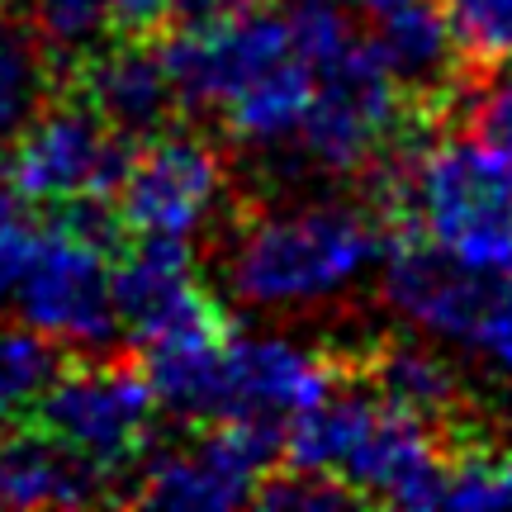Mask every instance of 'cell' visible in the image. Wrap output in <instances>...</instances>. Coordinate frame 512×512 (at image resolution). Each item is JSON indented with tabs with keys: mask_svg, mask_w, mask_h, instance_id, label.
Instances as JSON below:
<instances>
[{
	"mask_svg": "<svg viewBox=\"0 0 512 512\" xmlns=\"http://www.w3.org/2000/svg\"><path fill=\"white\" fill-rule=\"evenodd\" d=\"M389 228L342 204L266 209L238 228L228 252V285L261 309L328 304L384 256Z\"/></svg>",
	"mask_w": 512,
	"mask_h": 512,
	"instance_id": "1",
	"label": "cell"
},
{
	"mask_svg": "<svg viewBox=\"0 0 512 512\" xmlns=\"http://www.w3.org/2000/svg\"><path fill=\"white\" fill-rule=\"evenodd\" d=\"M114 238L119 214L105 204H62L48 228H34L10 294L19 323L72 351L110 347L119 337L110 266Z\"/></svg>",
	"mask_w": 512,
	"mask_h": 512,
	"instance_id": "2",
	"label": "cell"
},
{
	"mask_svg": "<svg viewBox=\"0 0 512 512\" xmlns=\"http://www.w3.org/2000/svg\"><path fill=\"white\" fill-rule=\"evenodd\" d=\"M413 228L475 271L512 280V157L475 133H446L413 147L408 162Z\"/></svg>",
	"mask_w": 512,
	"mask_h": 512,
	"instance_id": "3",
	"label": "cell"
},
{
	"mask_svg": "<svg viewBox=\"0 0 512 512\" xmlns=\"http://www.w3.org/2000/svg\"><path fill=\"white\" fill-rule=\"evenodd\" d=\"M34 413L43 437H53L62 451L114 479L124 470H138V460L147 456L157 394L143 366L133 361H86L76 370H57Z\"/></svg>",
	"mask_w": 512,
	"mask_h": 512,
	"instance_id": "4",
	"label": "cell"
},
{
	"mask_svg": "<svg viewBox=\"0 0 512 512\" xmlns=\"http://www.w3.org/2000/svg\"><path fill=\"white\" fill-rule=\"evenodd\" d=\"M408 124H418L408 110V95L384 72L366 34L347 57H337L313 76V100L299 124V143L318 171L356 176L380 162Z\"/></svg>",
	"mask_w": 512,
	"mask_h": 512,
	"instance_id": "5",
	"label": "cell"
},
{
	"mask_svg": "<svg viewBox=\"0 0 512 512\" xmlns=\"http://www.w3.org/2000/svg\"><path fill=\"white\" fill-rule=\"evenodd\" d=\"M285 451V422L275 418H219L190 446H171L138 460L133 498L147 508L219 512L252 503V489Z\"/></svg>",
	"mask_w": 512,
	"mask_h": 512,
	"instance_id": "6",
	"label": "cell"
},
{
	"mask_svg": "<svg viewBox=\"0 0 512 512\" xmlns=\"http://www.w3.org/2000/svg\"><path fill=\"white\" fill-rule=\"evenodd\" d=\"M128 162H133V138L114 133L91 105H43V110L19 128L15 157H10V181L15 195L29 204H110L119 195Z\"/></svg>",
	"mask_w": 512,
	"mask_h": 512,
	"instance_id": "7",
	"label": "cell"
},
{
	"mask_svg": "<svg viewBox=\"0 0 512 512\" xmlns=\"http://www.w3.org/2000/svg\"><path fill=\"white\" fill-rule=\"evenodd\" d=\"M228 166L223 152L200 133H157L133 152L119 181V228L138 238H190L223 200Z\"/></svg>",
	"mask_w": 512,
	"mask_h": 512,
	"instance_id": "8",
	"label": "cell"
},
{
	"mask_svg": "<svg viewBox=\"0 0 512 512\" xmlns=\"http://www.w3.org/2000/svg\"><path fill=\"white\" fill-rule=\"evenodd\" d=\"M162 67L171 76L176 105L190 114H214L223 110L233 95L275 67L280 57L294 53L290 24L275 15L271 0L242 10V15L223 19V24H204V29H176L157 43Z\"/></svg>",
	"mask_w": 512,
	"mask_h": 512,
	"instance_id": "9",
	"label": "cell"
},
{
	"mask_svg": "<svg viewBox=\"0 0 512 512\" xmlns=\"http://www.w3.org/2000/svg\"><path fill=\"white\" fill-rule=\"evenodd\" d=\"M503 275L475 271L418 233H394L384 247V304L427 337L475 342Z\"/></svg>",
	"mask_w": 512,
	"mask_h": 512,
	"instance_id": "10",
	"label": "cell"
},
{
	"mask_svg": "<svg viewBox=\"0 0 512 512\" xmlns=\"http://www.w3.org/2000/svg\"><path fill=\"white\" fill-rule=\"evenodd\" d=\"M375 15H380L375 29H370L375 57L384 62V72L399 81V91L408 95L413 119L422 128H441L451 119L456 86L470 72L451 5H441V0H394Z\"/></svg>",
	"mask_w": 512,
	"mask_h": 512,
	"instance_id": "11",
	"label": "cell"
},
{
	"mask_svg": "<svg viewBox=\"0 0 512 512\" xmlns=\"http://www.w3.org/2000/svg\"><path fill=\"white\" fill-rule=\"evenodd\" d=\"M114 309L119 328L133 332L143 347L152 337L223 313L195 280L190 238H138L114 266Z\"/></svg>",
	"mask_w": 512,
	"mask_h": 512,
	"instance_id": "12",
	"label": "cell"
},
{
	"mask_svg": "<svg viewBox=\"0 0 512 512\" xmlns=\"http://www.w3.org/2000/svg\"><path fill=\"white\" fill-rule=\"evenodd\" d=\"M228 375H233V413L228 418L290 422L294 413L328 399L332 389L351 384V361L304 351L285 337H238L233 332Z\"/></svg>",
	"mask_w": 512,
	"mask_h": 512,
	"instance_id": "13",
	"label": "cell"
},
{
	"mask_svg": "<svg viewBox=\"0 0 512 512\" xmlns=\"http://www.w3.org/2000/svg\"><path fill=\"white\" fill-rule=\"evenodd\" d=\"M76 81H81V105H91L114 133H124L133 143L157 138L171 124V114L181 110L162 53L147 38H124L119 48L86 53Z\"/></svg>",
	"mask_w": 512,
	"mask_h": 512,
	"instance_id": "14",
	"label": "cell"
},
{
	"mask_svg": "<svg viewBox=\"0 0 512 512\" xmlns=\"http://www.w3.org/2000/svg\"><path fill=\"white\" fill-rule=\"evenodd\" d=\"M351 380H361L375 399L432 422L446 437L456 432V418L465 408L456 370L446 366L432 347L413 342V337H380L375 347L351 361Z\"/></svg>",
	"mask_w": 512,
	"mask_h": 512,
	"instance_id": "15",
	"label": "cell"
},
{
	"mask_svg": "<svg viewBox=\"0 0 512 512\" xmlns=\"http://www.w3.org/2000/svg\"><path fill=\"white\" fill-rule=\"evenodd\" d=\"M105 494V475L62 451L53 437L0 441V508H76Z\"/></svg>",
	"mask_w": 512,
	"mask_h": 512,
	"instance_id": "16",
	"label": "cell"
},
{
	"mask_svg": "<svg viewBox=\"0 0 512 512\" xmlns=\"http://www.w3.org/2000/svg\"><path fill=\"white\" fill-rule=\"evenodd\" d=\"M313 100V72L299 53L280 57L275 67L252 76L228 105H223V133L247 147H275L294 138Z\"/></svg>",
	"mask_w": 512,
	"mask_h": 512,
	"instance_id": "17",
	"label": "cell"
},
{
	"mask_svg": "<svg viewBox=\"0 0 512 512\" xmlns=\"http://www.w3.org/2000/svg\"><path fill=\"white\" fill-rule=\"evenodd\" d=\"M53 95V57L34 24L0 15V143L19 138Z\"/></svg>",
	"mask_w": 512,
	"mask_h": 512,
	"instance_id": "18",
	"label": "cell"
},
{
	"mask_svg": "<svg viewBox=\"0 0 512 512\" xmlns=\"http://www.w3.org/2000/svg\"><path fill=\"white\" fill-rule=\"evenodd\" d=\"M62 370V347L34 328H0V422L29 413Z\"/></svg>",
	"mask_w": 512,
	"mask_h": 512,
	"instance_id": "19",
	"label": "cell"
},
{
	"mask_svg": "<svg viewBox=\"0 0 512 512\" xmlns=\"http://www.w3.org/2000/svg\"><path fill=\"white\" fill-rule=\"evenodd\" d=\"M451 114H460V124L479 143L512 157V62H470L465 81L456 86Z\"/></svg>",
	"mask_w": 512,
	"mask_h": 512,
	"instance_id": "20",
	"label": "cell"
},
{
	"mask_svg": "<svg viewBox=\"0 0 512 512\" xmlns=\"http://www.w3.org/2000/svg\"><path fill=\"white\" fill-rule=\"evenodd\" d=\"M441 508H512V451L465 441L446 451Z\"/></svg>",
	"mask_w": 512,
	"mask_h": 512,
	"instance_id": "21",
	"label": "cell"
},
{
	"mask_svg": "<svg viewBox=\"0 0 512 512\" xmlns=\"http://www.w3.org/2000/svg\"><path fill=\"white\" fill-rule=\"evenodd\" d=\"M252 503L261 508H290V512H332V508H356L366 498L351 489L342 475L328 470H280V475H261V484L252 489Z\"/></svg>",
	"mask_w": 512,
	"mask_h": 512,
	"instance_id": "22",
	"label": "cell"
},
{
	"mask_svg": "<svg viewBox=\"0 0 512 512\" xmlns=\"http://www.w3.org/2000/svg\"><path fill=\"white\" fill-rule=\"evenodd\" d=\"M38 38L57 53H86L114 29L110 0H29Z\"/></svg>",
	"mask_w": 512,
	"mask_h": 512,
	"instance_id": "23",
	"label": "cell"
},
{
	"mask_svg": "<svg viewBox=\"0 0 512 512\" xmlns=\"http://www.w3.org/2000/svg\"><path fill=\"white\" fill-rule=\"evenodd\" d=\"M465 62H512V0H451Z\"/></svg>",
	"mask_w": 512,
	"mask_h": 512,
	"instance_id": "24",
	"label": "cell"
},
{
	"mask_svg": "<svg viewBox=\"0 0 512 512\" xmlns=\"http://www.w3.org/2000/svg\"><path fill=\"white\" fill-rule=\"evenodd\" d=\"M475 347H484V356H489L498 370H508V375H512V285H508V280L498 285L494 304H489L484 323H479Z\"/></svg>",
	"mask_w": 512,
	"mask_h": 512,
	"instance_id": "25",
	"label": "cell"
},
{
	"mask_svg": "<svg viewBox=\"0 0 512 512\" xmlns=\"http://www.w3.org/2000/svg\"><path fill=\"white\" fill-rule=\"evenodd\" d=\"M110 19L124 38H157L171 19V0H110Z\"/></svg>",
	"mask_w": 512,
	"mask_h": 512,
	"instance_id": "26",
	"label": "cell"
},
{
	"mask_svg": "<svg viewBox=\"0 0 512 512\" xmlns=\"http://www.w3.org/2000/svg\"><path fill=\"white\" fill-rule=\"evenodd\" d=\"M266 0H171V24L176 29H204V24H223V19L256 10Z\"/></svg>",
	"mask_w": 512,
	"mask_h": 512,
	"instance_id": "27",
	"label": "cell"
},
{
	"mask_svg": "<svg viewBox=\"0 0 512 512\" xmlns=\"http://www.w3.org/2000/svg\"><path fill=\"white\" fill-rule=\"evenodd\" d=\"M29 238H34V228H24L19 219L0 228V309H5L10 294H15L19 266H24V252H29Z\"/></svg>",
	"mask_w": 512,
	"mask_h": 512,
	"instance_id": "28",
	"label": "cell"
},
{
	"mask_svg": "<svg viewBox=\"0 0 512 512\" xmlns=\"http://www.w3.org/2000/svg\"><path fill=\"white\" fill-rule=\"evenodd\" d=\"M19 219V195H15V181H10V171L0 166V228L5 223Z\"/></svg>",
	"mask_w": 512,
	"mask_h": 512,
	"instance_id": "29",
	"label": "cell"
},
{
	"mask_svg": "<svg viewBox=\"0 0 512 512\" xmlns=\"http://www.w3.org/2000/svg\"><path fill=\"white\" fill-rule=\"evenodd\" d=\"M332 5H351V10H384V5H394V0H332Z\"/></svg>",
	"mask_w": 512,
	"mask_h": 512,
	"instance_id": "30",
	"label": "cell"
},
{
	"mask_svg": "<svg viewBox=\"0 0 512 512\" xmlns=\"http://www.w3.org/2000/svg\"><path fill=\"white\" fill-rule=\"evenodd\" d=\"M0 5H10V0H0Z\"/></svg>",
	"mask_w": 512,
	"mask_h": 512,
	"instance_id": "31",
	"label": "cell"
}]
</instances>
